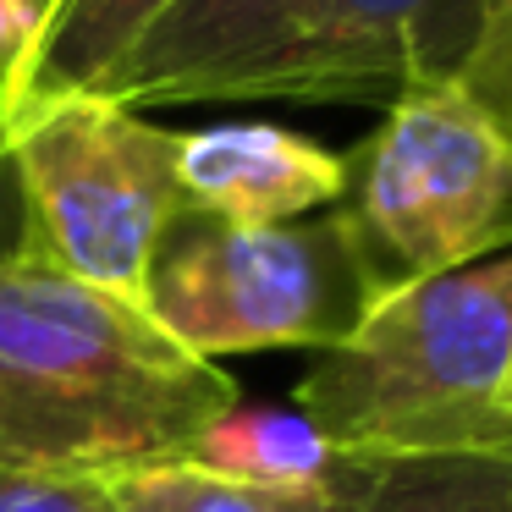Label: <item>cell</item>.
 Instances as JSON below:
<instances>
[{"label": "cell", "instance_id": "6da1fadb", "mask_svg": "<svg viewBox=\"0 0 512 512\" xmlns=\"http://www.w3.org/2000/svg\"><path fill=\"white\" fill-rule=\"evenodd\" d=\"M243 402L221 364L171 342L144 303L61 270L28 243L0 265V468L133 474Z\"/></svg>", "mask_w": 512, "mask_h": 512}, {"label": "cell", "instance_id": "7a4b0ae2", "mask_svg": "<svg viewBox=\"0 0 512 512\" xmlns=\"http://www.w3.org/2000/svg\"><path fill=\"white\" fill-rule=\"evenodd\" d=\"M512 254L397 287L298 380L292 408L358 463L512 457Z\"/></svg>", "mask_w": 512, "mask_h": 512}, {"label": "cell", "instance_id": "3957f363", "mask_svg": "<svg viewBox=\"0 0 512 512\" xmlns=\"http://www.w3.org/2000/svg\"><path fill=\"white\" fill-rule=\"evenodd\" d=\"M386 298L342 210L232 226L182 210L144 276V314L199 358L259 347H342Z\"/></svg>", "mask_w": 512, "mask_h": 512}, {"label": "cell", "instance_id": "277c9868", "mask_svg": "<svg viewBox=\"0 0 512 512\" xmlns=\"http://www.w3.org/2000/svg\"><path fill=\"white\" fill-rule=\"evenodd\" d=\"M347 160V215L380 292L512 254V149L457 83H424Z\"/></svg>", "mask_w": 512, "mask_h": 512}, {"label": "cell", "instance_id": "5b68a950", "mask_svg": "<svg viewBox=\"0 0 512 512\" xmlns=\"http://www.w3.org/2000/svg\"><path fill=\"white\" fill-rule=\"evenodd\" d=\"M6 149L34 248L89 287L144 303L149 259L188 210L177 188V133L105 94H50L6 116Z\"/></svg>", "mask_w": 512, "mask_h": 512}, {"label": "cell", "instance_id": "8992f818", "mask_svg": "<svg viewBox=\"0 0 512 512\" xmlns=\"http://www.w3.org/2000/svg\"><path fill=\"white\" fill-rule=\"evenodd\" d=\"M512 0H320L309 23L226 89V100L397 105L457 83Z\"/></svg>", "mask_w": 512, "mask_h": 512}, {"label": "cell", "instance_id": "52a82bcc", "mask_svg": "<svg viewBox=\"0 0 512 512\" xmlns=\"http://www.w3.org/2000/svg\"><path fill=\"white\" fill-rule=\"evenodd\" d=\"M320 0H177L144 28L133 50L100 78L105 100L160 111V105L226 100L237 78L276 45H287Z\"/></svg>", "mask_w": 512, "mask_h": 512}, {"label": "cell", "instance_id": "ba28073f", "mask_svg": "<svg viewBox=\"0 0 512 512\" xmlns=\"http://www.w3.org/2000/svg\"><path fill=\"white\" fill-rule=\"evenodd\" d=\"M177 188L188 210L232 226H287L342 204L347 160L270 122L177 133Z\"/></svg>", "mask_w": 512, "mask_h": 512}, {"label": "cell", "instance_id": "9c48e42d", "mask_svg": "<svg viewBox=\"0 0 512 512\" xmlns=\"http://www.w3.org/2000/svg\"><path fill=\"white\" fill-rule=\"evenodd\" d=\"M177 463L204 468L243 485H276V490H325L342 485L358 468V457H342L320 441L298 408H270V402H237L232 413L193 435Z\"/></svg>", "mask_w": 512, "mask_h": 512}, {"label": "cell", "instance_id": "30bf717a", "mask_svg": "<svg viewBox=\"0 0 512 512\" xmlns=\"http://www.w3.org/2000/svg\"><path fill=\"white\" fill-rule=\"evenodd\" d=\"M171 6L177 0H50L17 105L50 100V94H94L105 72Z\"/></svg>", "mask_w": 512, "mask_h": 512}, {"label": "cell", "instance_id": "8fae6325", "mask_svg": "<svg viewBox=\"0 0 512 512\" xmlns=\"http://www.w3.org/2000/svg\"><path fill=\"white\" fill-rule=\"evenodd\" d=\"M369 468L358 463L342 485L325 490H276V485H243V479H221L188 463H155L133 468V474H111V490L122 512H353L358 490H364Z\"/></svg>", "mask_w": 512, "mask_h": 512}, {"label": "cell", "instance_id": "7c38bea8", "mask_svg": "<svg viewBox=\"0 0 512 512\" xmlns=\"http://www.w3.org/2000/svg\"><path fill=\"white\" fill-rule=\"evenodd\" d=\"M353 512H512V457L375 463Z\"/></svg>", "mask_w": 512, "mask_h": 512}, {"label": "cell", "instance_id": "4fadbf2b", "mask_svg": "<svg viewBox=\"0 0 512 512\" xmlns=\"http://www.w3.org/2000/svg\"><path fill=\"white\" fill-rule=\"evenodd\" d=\"M0 512H122L105 474L0 468Z\"/></svg>", "mask_w": 512, "mask_h": 512}, {"label": "cell", "instance_id": "5bb4252c", "mask_svg": "<svg viewBox=\"0 0 512 512\" xmlns=\"http://www.w3.org/2000/svg\"><path fill=\"white\" fill-rule=\"evenodd\" d=\"M457 89L496 122V133L507 138V149H512V12L501 17V23L490 28V39L474 50V61L463 67Z\"/></svg>", "mask_w": 512, "mask_h": 512}, {"label": "cell", "instance_id": "9a60e30c", "mask_svg": "<svg viewBox=\"0 0 512 512\" xmlns=\"http://www.w3.org/2000/svg\"><path fill=\"white\" fill-rule=\"evenodd\" d=\"M39 28H45V0H0V122L23 100Z\"/></svg>", "mask_w": 512, "mask_h": 512}, {"label": "cell", "instance_id": "2e32d148", "mask_svg": "<svg viewBox=\"0 0 512 512\" xmlns=\"http://www.w3.org/2000/svg\"><path fill=\"white\" fill-rule=\"evenodd\" d=\"M28 243H34V226H28V199H23V182H17L12 149H6V122H0V265H6V259H17Z\"/></svg>", "mask_w": 512, "mask_h": 512}, {"label": "cell", "instance_id": "e0dca14e", "mask_svg": "<svg viewBox=\"0 0 512 512\" xmlns=\"http://www.w3.org/2000/svg\"><path fill=\"white\" fill-rule=\"evenodd\" d=\"M501 408L512 413V369H507V386H501Z\"/></svg>", "mask_w": 512, "mask_h": 512}, {"label": "cell", "instance_id": "ac0fdd59", "mask_svg": "<svg viewBox=\"0 0 512 512\" xmlns=\"http://www.w3.org/2000/svg\"><path fill=\"white\" fill-rule=\"evenodd\" d=\"M45 6H50V0H45Z\"/></svg>", "mask_w": 512, "mask_h": 512}]
</instances>
